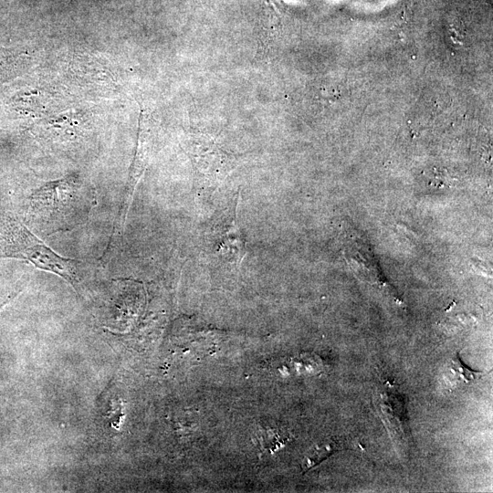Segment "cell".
<instances>
[{"label":"cell","mask_w":493,"mask_h":493,"mask_svg":"<svg viewBox=\"0 0 493 493\" xmlns=\"http://www.w3.org/2000/svg\"><path fill=\"white\" fill-rule=\"evenodd\" d=\"M91 208V194L79 174L47 182L29 198L28 215L44 236L70 230L84 222Z\"/></svg>","instance_id":"obj_1"},{"label":"cell","mask_w":493,"mask_h":493,"mask_svg":"<svg viewBox=\"0 0 493 493\" xmlns=\"http://www.w3.org/2000/svg\"><path fill=\"white\" fill-rule=\"evenodd\" d=\"M0 258L27 261L60 277L78 291L80 262L58 254L12 215H4L0 219Z\"/></svg>","instance_id":"obj_2"},{"label":"cell","mask_w":493,"mask_h":493,"mask_svg":"<svg viewBox=\"0 0 493 493\" xmlns=\"http://www.w3.org/2000/svg\"><path fill=\"white\" fill-rule=\"evenodd\" d=\"M186 151L192 161L195 177L202 184H218L234 168V158L204 134L190 135Z\"/></svg>","instance_id":"obj_3"},{"label":"cell","mask_w":493,"mask_h":493,"mask_svg":"<svg viewBox=\"0 0 493 493\" xmlns=\"http://www.w3.org/2000/svg\"><path fill=\"white\" fill-rule=\"evenodd\" d=\"M154 142L155 127L153 120L149 113L142 110L139 118L135 153L131 164L128 182L123 192L119 213L114 221V226L117 227L122 228L125 226L135 188L148 165L153 151Z\"/></svg>","instance_id":"obj_4"},{"label":"cell","mask_w":493,"mask_h":493,"mask_svg":"<svg viewBox=\"0 0 493 493\" xmlns=\"http://www.w3.org/2000/svg\"><path fill=\"white\" fill-rule=\"evenodd\" d=\"M215 245L226 258L238 265L245 256L244 242L235 222V215L215 231Z\"/></svg>","instance_id":"obj_5"},{"label":"cell","mask_w":493,"mask_h":493,"mask_svg":"<svg viewBox=\"0 0 493 493\" xmlns=\"http://www.w3.org/2000/svg\"><path fill=\"white\" fill-rule=\"evenodd\" d=\"M289 433L282 427L260 425L255 433V442L260 452L274 453L289 441Z\"/></svg>","instance_id":"obj_6"},{"label":"cell","mask_w":493,"mask_h":493,"mask_svg":"<svg viewBox=\"0 0 493 493\" xmlns=\"http://www.w3.org/2000/svg\"><path fill=\"white\" fill-rule=\"evenodd\" d=\"M482 372H475L467 367L456 353L447 364V377L456 385H466L476 382L482 376Z\"/></svg>","instance_id":"obj_7"},{"label":"cell","mask_w":493,"mask_h":493,"mask_svg":"<svg viewBox=\"0 0 493 493\" xmlns=\"http://www.w3.org/2000/svg\"><path fill=\"white\" fill-rule=\"evenodd\" d=\"M338 444L329 440L327 442H321L315 445L306 455L302 468L306 472L314 466L320 464L327 457H329L335 450H337Z\"/></svg>","instance_id":"obj_8"},{"label":"cell","mask_w":493,"mask_h":493,"mask_svg":"<svg viewBox=\"0 0 493 493\" xmlns=\"http://www.w3.org/2000/svg\"><path fill=\"white\" fill-rule=\"evenodd\" d=\"M16 296H17V294L8 297V299L5 301L0 304V312Z\"/></svg>","instance_id":"obj_9"},{"label":"cell","mask_w":493,"mask_h":493,"mask_svg":"<svg viewBox=\"0 0 493 493\" xmlns=\"http://www.w3.org/2000/svg\"><path fill=\"white\" fill-rule=\"evenodd\" d=\"M1 62V61H0ZM0 74H1V65H0Z\"/></svg>","instance_id":"obj_10"}]
</instances>
